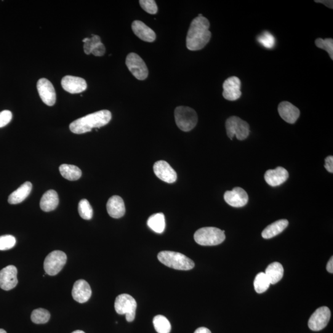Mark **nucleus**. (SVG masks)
<instances>
[{
	"instance_id": "7",
	"label": "nucleus",
	"mask_w": 333,
	"mask_h": 333,
	"mask_svg": "<svg viewBox=\"0 0 333 333\" xmlns=\"http://www.w3.org/2000/svg\"><path fill=\"white\" fill-rule=\"evenodd\" d=\"M225 127L226 134L230 140L235 136L237 139L244 140L249 135V125L238 117L231 116L226 120Z\"/></svg>"
},
{
	"instance_id": "40",
	"label": "nucleus",
	"mask_w": 333,
	"mask_h": 333,
	"mask_svg": "<svg viewBox=\"0 0 333 333\" xmlns=\"http://www.w3.org/2000/svg\"><path fill=\"white\" fill-rule=\"evenodd\" d=\"M316 3H320V4H323L327 8H329L330 9H332L333 2L331 0H321V1H315Z\"/></svg>"
},
{
	"instance_id": "26",
	"label": "nucleus",
	"mask_w": 333,
	"mask_h": 333,
	"mask_svg": "<svg viewBox=\"0 0 333 333\" xmlns=\"http://www.w3.org/2000/svg\"><path fill=\"white\" fill-rule=\"evenodd\" d=\"M148 227L157 233L164 232L166 228V219L162 213H158L151 215L147 221Z\"/></svg>"
},
{
	"instance_id": "9",
	"label": "nucleus",
	"mask_w": 333,
	"mask_h": 333,
	"mask_svg": "<svg viewBox=\"0 0 333 333\" xmlns=\"http://www.w3.org/2000/svg\"><path fill=\"white\" fill-rule=\"evenodd\" d=\"M126 65L133 76L140 81L148 76V69L142 58L134 53H130L126 58Z\"/></svg>"
},
{
	"instance_id": "36",
	"label": "nucleus",
	"mask_w": 333,
	"mask_h": 333,
	"mask_svg": "<svg viewBox=\"0 0 333 333\" xmlns=\"http://www.w3.org/2000/svg\"><path fill=\"white\" fill-rule=\"evenodd\" d=\"M101 42L99 36L93 35L92 38H89V41L84 43V49L85 54H91L93 49Z\"/></svg>"
},
{
	"instance_id": "10",
	"label": "nucleus",
	"mask_w": 333,
	"mask_h": 333,
	"mask_svg": "<svg viewBox=\"0 0 333 333\" xmlns=\"http://www.w3.org/2000/svg\"><path fill=\"white\" fill-rule=\"evenodd\" d=\"M331 318V311L327 307H321L316 309L308 320V327L314 331H321L327 326Z\"/></svg>"
},
{
	"instance_id": "2",
	"label": "nucleus",
	"mask_w": 333,
	"mask_h": 333,
	"mask_svg": "<svg viewBox=\"0 0 333 333\" xmlns=\"http://www.w3.org/2000/svg\"><path fill=\"white\" fill-rule=\"evenodd\" d=\"M112 119L111 112L102 110L89 114L72 122L70 130L76 134H83L91 132L93 129H97L107 125Z\"/></svg>"
},
{
	"instance_id": "6",
	"label": "nucleus",
	"mask_w": 333,
	"mask_h": 333,
	"mask_svg": "<svg viewBox=\"0 0 333 333\" xmlns=\"http://www.w3.org/2000/svg\"><path fill=\"white\" fill-rule=\"evenodd\" d=\"M114 307L119 315H125L128 322L134 320L136 316L137 303L132 295L122 294L116 297Z\"/></svg>"
},
{
	"instance_id": "34",
	"label": "nucleus",
	"mask_w": 333,
	"mask_h": 333,
	"mask_svg": "<svg viewBox=\"0 0 333 333\" xmlns=\"http://www.w3.org/2000/svg\"><path fill=\"white\" fill-rule=\"evenodd\" d=\"M17 243V239L12 235L0 236V250H7L13 248Z\"/></svg>"
},
{
	"instance_id": "1",
	"label": "nucleus",
	"mask_w": 333,
	"mask_h": 333,
	"mask_svg": "<svg viewBox=\"0 0 333 333\" xmlns=\"http://www.w3.org/2000/svg\"><path fill=\"white\" fill-rule=\"evenodd\" d=\"M209 28L207 18L198 17L194 19L186 37V47L189 50L198 51L206 46L212 36Z\"/></svg>"
},
{
	"instance_id": "4",
	"label": "nucleus",
	"mask_w": 333,
	"mask_h": 333,
	"mask_svg": "<svg viewBox=\"0 0 333 333\" xmlns=\"http://www.w3.org/2000/svg\"><path fill=\"white\" fill-rule=\"evenodd\" d=\"M194 238L201 246H216L224 241L225 231L215 227H204L196 231Z\"/></svg>"
},
{
	"instance_id": "27",
	"label": "nucleus",
	"mask_w": 333,
	"mask_h": 333,
	"mask_svg": "<svg viewBox=\"0 0 333 333\" xmlns=\"http://www.w3.org/2000/svg\"><path fill=\"white\" fill-rule=\"evenodd\" d=\"M60 172L64 178L70 181L79 180L82 174L81 170L73 165H61L60 167Z\"/></svg>"
},
{
	"instance_id": "44",
	"label": "nucleus",
	"mask_w": 333,
	"mask_h": 333,
	"mask_svg": "<svg viewBox=\"0 0 333 333\" xmlns=\"http://www.w3.org/2000/svg\"><path fill=\"white\" fill-rule=\"evenodd\" d=\"M0 333H7L4 329H0Z\"/></svg>"
},
{
	"instance_id": "20",
	"label": "nucleus",
	"mask_w": 333,
	"mask_h": 333,
	"mask_svg": "<svg viewBox=\"0 0 333 333\" xmlns=\"http://www.w3.org/2000/svg\"><path fill=\"white\" fill-rule=\"evenodd\" d=\"M133 33L138 38L146 42H153L156 39L155 33L142 21H135L132 23Z\"/></svg>"
},
{
	"instance_id": "15",
	"label": "nucleus",
	"mask_w": 333,
	"mask_h": 333,
	"mask_svg": "<svg viewBox=\"0 0 333 333\" xmlns=\"http://www.w3.org/2000/svg\"><path fill=\"white\" fill-rule=\"evenodd\" d=\"M224 199L226 203L234 207H242L248 202V195L246 191L240 187L234 188L225 192Z\"/></svg>"
},
{
	"instance_id": "12",
	"label": "nucleus",
	"mask_w": 333,
	"mask_h": 333,
	"mask_svg": "<svg viewBox=\"0 0 333 333\" xmlns=\"http://www.w3.org/2000/svg\"><path fill=\"white\" fill-rule=\"evenodd\" d=\"M37 87L42 101L48 106L54 105L57 100V94L54 87L49 80L44 78L40 79L37 82Z\"/></svg>"
},
{
	"instance_id": "16",
	"label": "nucleus",
	"mask_w": 333,
	"mask_h": 333,
	"mask_svg": "<svg viewBox=\"0 0 333 333\" xmlns=\"http://www.w3.org/2000/svg\"><path fill=\"white\" fill-rule=\"evenodd\" d=\"M61 85L65 91L76 94L85 91L87 89L86 81L81 77L67 76L63 77Z\"/></svg>"
},
{
	"instance_id": "11",
	"label": "nucleus",
	"mask_w": 333,
	"mask_h": 333,
	"mask_svg": "<svg viewBox=\"0 0 333 333\" xmlns=\"http://www.w3.org/2000/svg\"><path fill=\"white\" fill-rule=\"evenodd\" d=\"M240 79L235 76L229 77L223 84V97L228 101L238 100L242 95Z\"/></svg>"
},
{
	"instance_id": "31",
	"label": "nucleus",
	"mask_w": 333,
	"mask_h": 333,
	"mask_svg": "<svg viewBox=\"0 0 333 333\" xmlns=\"http://www.w3.org/2000/svg\"><path fill=\"white\" fill-rule=\"evenodd\" d=\"M80 216L84 220H91L93 217V209L90 202L87 199H82L78 207Z\"/></svg>"
},
{
	"instance_id": "19",
	"label": "nucleus",
	"mask_w": 333,
	"mask_h": 333,
	"mask_svg": "<svg viewBox=\"0 0 333 333\" xmlns=\"http://www.w3.org/2000/svg\"><path fill=\"white\" fill-rule=\"evenodd\" d=\"M264 177L269 185L278 186L286 182L289 177V173L284 168L278 167L275 169L267 170Z\"/></svg>"
},
{
	"instance_id": "5",
	"label": "nucleus",
	"mask_w": 333,
	"mask_h": 333,
	"mask_svg": "<svg viewBox=\"0 0 333 333\" xmlns=\"http://www.w3.org/2000/svg\"><path fill=\"white\" fill-rule=\"evenodd\" d=\"M175 123L183 132H190L196 127L198 118L196 112L187 106H178L175 110Z\"/></svg>"
},
{
	"instance_id": "21",
	"label": "nucleus",
	"mask_w": 333,
	"mask_h": 333,
	"mask_svg": "<svg viewBox=\"0 0 333 333\" xmlns=\"http://www.w3.org/2000/svg\"><path fill=\"white\" fill-rule=\"evenodd\" d=\"M109 215L114 218H119L124 216L125 207L124 200L119 196H113L109 198L106 205Z\"/></svg>"
},
{
	"instance_id": "38",
	"label": "nucleus",
	"mask_w": 333,
	"mask_h": 333,
	"mask_svg": "<svg viewBox=\"0 0 333 333\" xmlns=\"http://www.w3.org/2000/svg\"><path fill=\"white\" fill-rule=\"evenodd\" d=\"M106 52V48L102 43L98 44L92 50V53L96 57H102Z\"/></svg>"
},
{
	"instance_id": "33",
	"label": "nucleus",
	"mask_w": 333,
	"mask_h": 333,
	"mask_svg": "<svg viewBox=\"0 0 333 333\" xmlns=\"http://www.w3.org/2000/svg\"><path fill=\"white\" fill-rule=\"evenodd\" d=\"M315 44L319 49L326 51L331 60H333V40L332 39H317Z\"/></svg>"
},
{
	"instance_id": "28",
	"label": "nucleus",
	"mask_w": 333,
	"mask_h": 333,
	"mask_svg": "<svg viewBox=\"0 0 333 333\" xmlns=\"http://www.w3.org/2000/svg\"><path fill=\"white\" fill-rule=\"evenodd\" d=\"M154 328L158 333H170L171 331V324L166 317L159 315L153 318Z\"/></svg>"
},
{
	"instance_id": "25",
	"label": "nucleus",
	"mask_w": 333,
	"mask_h": 333,
	"mask_svg": "<svg viewBox=\"0 0 333 333\" xmlns=\"http://www.w3.org/2000/svg\"><path fill=\"white\" fill-rule=\"evenodd\" d=\"M265 275L267 276L271 284H275L283 278L284 269L279 262L271 263L265 270Z\"/></svg>"
},
{
	"instance_id": "22",
	"label": "nucleus",
	"mask_w": 333,
	"mask_h": 333,
	"mask_svg": "<svg viewBox=\"0 0 333 333\" xmlns=\"http://www.w3.org/2000/svg\"><path fill=\"white\" fill-rule=\"evenodd\" d=\"M33 185L29 182H25L10 194L9 198V202L11 204H20L25 201L31 193Z\"/></svg>"
},
{
	"instance_id": "14",
	"label": "nucleus",
	"mask_w": 333,
	"mask_h": 333,
	"mask_svg": "<svg viewBox=\"0 0 333 333\" xmlns=\"http://www.w3.org/2000/svg\"><path fill=\"white\" fill-rule=\"evenodd\" d=\"M153 170L157 177L164 182L173 183L177 179V173L166 161H157L154 165Z\"/></svg>"
},
{
	"instance_id": "41",
	"label": "nucleus",
	"mask_w": 333,
	"mask_h": 333,
	"mask_svg": "<svg viewBox=\"0 0 333 333\" xmlns=\"http://www.w3.org/2000/svg\"><path fill=\"white\" fill-rule=\"evenodd\" d=\"M326 269L327 271H328L329 273H333V257H331V258H330L329 262H327V266H326Z\"/></svg>"
},
{
	"instance_id": "32",
	"label": "nucleus",
	"mask_w": 333,
	"mask_h": 333,
	"mask_svg": "<svg viewBox=\"0 0 333 333\" xmlns=\"http://www.w3.org/2000/svg\"><path fill=\"white\" fill-rule=\"evenodd\" d=\"M257 41L265 49H271L275 46L276 39L272 34L268 31L263 32L257 37Z\"/></svg>"
},
{
	"instance_id": "18",
	"label": "nucleus",
	"mask_w": 333,
	"mask_h": 333,
	"mask_svg": "<svg viewBox=\"0 0 333 333\" xmlns=\"http://www.w3.org/2000/svg\"><path fill=\"white\" fill-rule=\"evenodd\" d=\"M278 110L279 116L287 123L294 124L300 116L299 109L287 101L279 104Z\"/></svg>"
},
{
	"instance_id": "39",
	"label": "nucleus",
	"mask_w": 333,
	"mask_h": 333,
	"mask_svg": "<svg viewBox=\"0 0 333 333\" xmlns=\"http://www.w3.org/2000/svg\"><path fill=\"white\" fill-rule=\"evenodd\" d=\"M325 169L330 173L333 172V157L332 156H327L325 159Z\"/></svg>"
},
{
	"instance_id": "24",
	"label": "nucleus",
	"mask_w": 333,
	"mask_h": 333,
	"mask_svg": "<svg viewBox=\"0 0 333 333\" xmlns=\"http://www.w3.org/2000/svg\"><path fill=\"white\" fill-rule=\"evenodd\" d=\"M288 224L289 222L287 220L282 219L276 221L271 225L266 226L264 230L262 231V236L264 239L272 238L283 232Z\"/></svg>"
},
{
	"instance_id": "3",
	"label": "nucleus",
	"mask_w": 333,
	"mask_h": 333,
	"mask_svg": "<svg viewBox=\"0 0 333 333\" xmlns=\"http://www.w3.org/2000/svg\"><path fill=\"white\" fill-rule=\"evenodd\" d=\"M158 260L168 267L179 270H190L194 266L193 260L180 252L164 250L159 252Z\"/></svg>"
},
{
	"instance_id": "42",
	"label": "nucleus",
	"mask_w": 333,
	"mask_h": 333,
	"mask_svg": "<svg viewBox=\"0 0 333 333\" xmlns=\"http://www.w3.org/2000/svg\"><path fill=\"white\" fill-rule=\"evenodd\" d=\"M194 333H212L208 328L205 327H199Z\"/></svg>"
},
{
	"instance_id": "8",
	"label": "nucleus",
	"mask_w": 333,
	"mask_h": 333,
	"mask_svg": "<svg viewBox=\"0 0 333 333\" xmlns=\"http://www.w3.org/2000/svg\"><path fill=\"white\" fill-rule=\"evenodd\" d=\"M67 262V255L61 250H54L45 258L44 270L48 275H57L60 272Z\"/></svg>"
},
{
	"instance_id": "23",
	"label": "nucleus",
	"mask_w": 333,
	"mask_h": 333,
	"mask_svg": "<svg viewBox=\"0 0 333 333\" xmlns=\"http://www.w3.org/2000/svg\"><path fill=\"white\" fill-rule=\"evenodd\" d=\"M59 204V197L57 191L53 190L47 191L42 196L41 201V208L45 212L54 210Z\"/></svg>"
},
{
	"instance_id": "30",
	"label": "nucleus",
	"mask_w": 333,
	"mask_h": 333,
	"mask_svg": "<svg viewBox=\"0 0 333 333\" xmlns=\"http://www.w3.org/2000/svg\"><path fill=\"white\" fill-rule=\"evenodd\" d=\"M50 313L44 308H37L31 314V319L36 324L47 323L50 319Z\"/></svg>"
},
{
	"instance_id": "13",
	"label": "nucleus",
	"mask_w": 333,
	"mask_h": 333,
	"mask_svg": "<svg viewBox=\"0 0 333 333\" xmlns=\"http://www.w3.org/2000/svg\"><path fill=\"white\" fill-rule=\"evenodd\" d=\"M18 269L14 265H9L0 271V287L5 291L15 288L18 283Z\"/></svg>"
},
{
	"instance_id": "29",
	"label": "nucleus",
	"mask_w": 333,
	"mask_h": 333,
	"mask_svg": "<svg viewBox=\"0 0 333 333\" xmlns=\"http://www.w3.org/2000/svg\"><path fill=\"white\" fill-rule=\"evenodd\" d=\"M270 284V281L265 273H259L255 276L254 281V289L258 294L265 292Z\"/></svg>"
},
{
	"instance_id": "17",
	"label": "nucleus",
	"mask_w": 333,
	"mask_h": 333,
	"mask_svg": "<svg viewBox=\"0 0 333 333\" xmlns=\"http://www.w3.org/2000/svg\"><path fill=\"white\" fill-rule=\"evenodd\" d=\"M92 294L91 287L84 279H79L74 284L72 295L74 299L79 303L87 302Z\"/></svg>"
},
{
	"instance_id": "43",
	"label": "nucleus",
	"mask_w": 333,
	"mask_h": 333,
	"mask_svg": "<svg viewBox=\"0 0 333 333\" xmlns=\"http://www.w3.org/2000/svg\"><path fill=\"white\" fill-rule=\"evenodd\" d=\"M72 333H85V332L83 331H81V330H76V331H74Z\"/></svg>"
},
{
	"instance_id": "37",
	"label": "nucleus",
	"mask_w": 333,
	"mask_h": 333,
	"mask_svg": "<svg viewBox=\"0 0 333 333\" xmlns=\"http://www.w3.org/2000/svg\"><path fill=\"white\" fill-rule=\"evenodd\" d=\"M12 112L9 110L0 112V128L6 126L12 121Z\"/></svg>"
},
{
	"instance_id": "35",
	"label": "nucleus",
	"mask_w": 333,
	"mask_h": 333,
	"mask_svg": "<svg viewBox=\"0 0 333 333\" xmlns=\"http://www.w3.org/2000/svg\"><path fill=\"white\" fill-rule=\"evenodd\" d=\"M140 4L141 7L149 14L155 15L158 13V6L154 0H141Z\"/></svg>"
}]
</instances>
